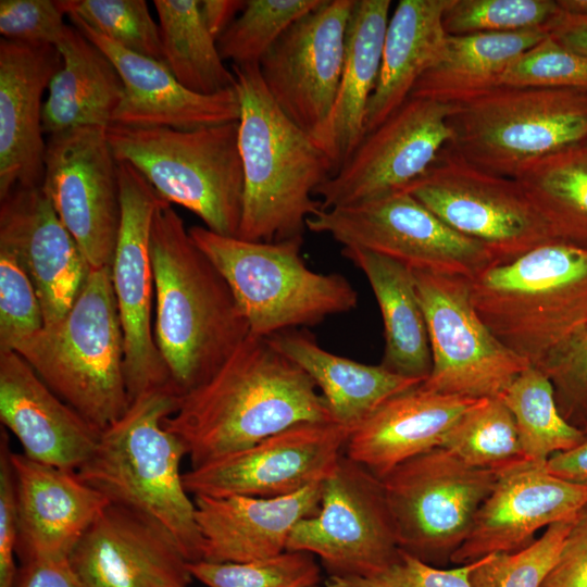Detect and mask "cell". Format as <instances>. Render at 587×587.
<instances>
[{
  "instance_id": "obj_1",
  "label": "cell",
  "mask_w": 587,
  "mask_h": 587,
  "mask_svg": "<svg viewBox=\"0 0 587 587\" xmlns=\"http://www.w3.org/2000/svg\"><path fill=\"white\" fill-rule=\"evenodd\" d=\"M326 421L333 419L311 377L267 338L249 333L213 375L180 397L163 425L197 467L298 423Z\"/></svg>"
},
{
  "instance_id": "obj_2",
  "label": "cell",
  "mask_w": 587,
  "mask_h": 587,
  "mask_svg": "<svg viewBox=\"0 0 587 587\" xmlns=\"http://www.w3.org/2000/svg\"><path fill=\"white\" fill-rule=\"evenodd\" d=\"M150 257L154 341L182 397L213 375L250 329L225 278L165 200L153 214Z\"/></svg>"
},
{
  "instance_id": "obj_3",
  "label": "cell",
  "mask_w": 587,
  "mask_h": 587,
  "mask_svg": "<svg viewBox=\"0 0 587 587\" xmlns=\"http://www.w3.org/2000/svg\"><path fill=\"white\" fill-rule=\"evenodd\" d=\"M240 103L238 148L243 170L237 237L280 241L303 237L322 210L316 189L334 173L314 138L295 124L266 89L259 64L232 65Z\"/></svg>"
},
{
  "instance_id": "obj_4",
  "label": "cell",
  "mask_w": 587,
  "mask_h": 587,
  "mask_svg": "<svg viewBox=\"0 0 587 587\" xmlns=\"http://www.w3.org/2000/svg\"><path fill=\"white\" fill-rule=\"evenodd\" d=\"M171 387L149 390L101 432L79 477L110 502L145 513L166 527L189 562L202 560V538L193 499L185 488L180 463L187 454L164 419L178 408Z\"/></svg>"
},
{
  "instance_id": "obj_5",
  "label": "cell",
  "mask_w": 587,
  "mask_h": 587,
  "mask_svg": "<svg viewBox=\"0 0 587 587\" xmlns=\"http://www.w3.org/2000/svg\"><path fill=\"white\" fill-rule=\"evenodd\" d=\"M471 301L492 334L539 366L587 323V247L554 239L469 279Z\"/></svg>"
},
{
  "instance_id": "obj_6",
  "label": "cell",
  "mask_w": 587,
  "mask_h": 587,
  "mask_svg": "<svg viewBox=\"0 0 587 587\" xmlns=\"http://www.w3.org/2000/svg\"><path fill=\"white\" fill-rule=\"evenodd\" d=\"M14 351L57 396L101 432L130 405L111 267L90 268L64 317Z\"/></svg>"
},
{
  "instance_id": "obj_7",
  "label": "cell",
  "mask_w": 587,
  "mask_h": 587,
  "mask_svg": "<svg viewBox=\"0 0 587 587\" xmlns=\"http://www.w3.org/2000/svg\"><path fill=\"white\" fill-rule=\"evenodd\" d=\"M188 232L225 278L250 334L268 338L358 307V292L344 275L308 267L301 254L303 237L265 242L223 236L203 226Z\"/></svg>"
},
{
  "instance_id": "obj_8",
  "label": "cell",
  "mask_w": 587,
  "mask_h": 587,
  "mask_svg": "<svg viewBox=\"0 0 587 587\" xmlns=\"http://www.w3.org/2000/svg\"><path fill=\"white\" fill-rule=\"evenodd\" d=\"M117 162L134 166L168 203L188 209L216 234L237 237L243 170L238 122L180 130L110 125Z\"/></svg>"
},
{
  "instance_id": "obj_9",
  "label": "cell",
  "mask_w": 587,
  "mask_h": 587,
  "mask_svg": "<svg viewBox=\"0 0 587 587\" xmlns=\"http://www.w3.org/2000/svg\"><path fill=\"white\" fill-rule=\"evenodd\" d=\"M453 140L464 159L515 178L540 160L587 145V90L499 86L453 103Z\"/></svg>"
},
{
  "instance_id": "obj_10",
  "label": "cell",
  "mask_w": 587,
  "mask_h": 587,
  "mask_svg": "<svg viewBox=\"0 0 587 587\" xmlns=\"http://www.w3.org/2000/svg\"><path fill=\"white\" fill-rule=\"evenodd\" d=\"M498 476L499 471L471 466L442 448L394 467L380 479L400 549L436 566L450 562Z\"/></svg>"
},
{
  "instance_id": "obj_11",
  "label": "cell",
  "mask_w": 587,
  "mask_h": 587,
  "mask_svg": "<svg viewBox=\"0 0 587 587\" xmlns=\"http://www.w3.org/2000/svg\"><path fill=\"white\" fill-rule=\"evenodd\" d=\"M307 228L342 247L388 257L412 271L474 277L499 264L483 243L441 221L405 190L344 208L320 210Z\"/></svg>"
},
{
  "instance_id": "obj_12",
  "label": "cell",
  "mask_w": 587,
  "mask_h": 587,
  "mask_svg": "<svg viewBox=\"0 0 587 587\" xmlns=\"http://www.w3.org/2000/svg\"><path fill=\"white\" fill-rule=\"evenodd\" d=\"M404 190L499 264L557 239L516 179L477 167L450 145Z\"/></svg>"
},
{
  "instance_id": "obj_13",
  "label": "cell",
  "mask_w": 587,
  "mask_h": 587,
  "mask_svg": "<svg viewBox=\"0 0 587 587\" xmlns=\"http://www.w3.org/2000/svg\"><path fill=\"white\" fill-rule=\"evenodd\" d=\"M413 272L432 352V371L421 387L472 399L500 397L530 364L480 319L467 278Z\"/></svg>"
},
{
  "instance_id": "obj_14",
  "label": "cell",
  "mask_w": 587,
  "mask_h": 587,
  "mask_svg": "<svg viewBox=\"0 0 587 587\" xmlns=\"http://www.w3.org/2000/svg\"><path fill=\"white\" fill-rule=\"evenodd\" d=\"M287 550L317 557L329 576H366L401 549L383 482L345 454L323 482L319 511L292 529Z\"/></svg>"
},
{
  "instance_id": "obj_15",
  "label": "cell",
  "mask_w": 587,
  "mask_h": 587,
  "mask_svg": "<svg viewBox=\"0 0 587 587\" xmlns=\"http://www.w3.org/2000/svg\"><path fill=\"white\" fill-rule=\"evenodd\" d=\"M453 103L409 97L365 134L347 161L315 191L322 210L369 202L404 190L453 140Z\"/></svg>"
},
{
  "instance_id": "obj_16",
  "label": "cell",
  "mask_w": 587,
  "mask_h": 587,
  "mask_svg": "<svg viewBox=\"0 0 587 587\" xmlns=\"http://www.w3.org/2000/svg\"><path fill=\"white\" fill-rule=\"evenodd\" d=\"M41 188L90 268L111 267L121 196L107 128L82 126L49 135Z\"/></svg>"
},
{
  "instance_id": "obj_17",
  "label": "cell",
  "mask_w": 587,
  "mask_h": 587,
  "mask_svg": "<svg viewBox=\"0 0 587 587\" xmlns=\"http://www.w3.org/2000/svg\"><path fill=\"white\" fill-rule=\"evenodd\" d=\"M121 223L111 266L124 337V373L130 403L172 386L153 335L154 279L150 257L153 214L164 200L129 163L118 162ZM174 388V387H173Z\"/></svg>"
},
{
  "instance_id": "obj_18",
  "label": "cell",
  "mask_w": 587,
  "mask_h": 587,
  "mask_svg": "<svg viewBox=\"0 0 587 587\" xmlns=\"http://www.w3.org/2000/svg\"><path fill=\"white\" fill-rule=\"evenodd\" d=\"M350 432L333 422H301L257 444L191 467L183 474L188 494L208 497H282L324 482Z\"/></svg>"
},
{
  "instance_id": "obj_19",
  "label": "cell",
  "mask_w": 587,
  "mask_h": 587,
  "mask_svg": "<svg viewBox=\"0 0 587 587\" xmlns=\"http://www.w3.org/2000/svg\"><path fill=\"white\" fill-rule=\"evenodd\" d=\"M354 0H322L290 25L260 62L266 89L311 136L325 125L339 87Z\"/></svg>"
},
{
  "instance_id": "obj_20",
  "label": "cell",
  "mask_w": 587,
  "mask_h": 587,
  "mask_svg": "<svg viewBox=\"0 0 587 587\" xmlns=\"http://www.w3.org/2000/svg\"><path fill=\"white\" fill-rule=\"evenodd\" d=\"M87 587H189L191 574L172 533L137 510L109 502L68 555Z\"/></svg>"
},
{
  "instance_id": "obj_21",
  "label": "cell",
  "mask_w": 587,
  "mask_h": 587,
  "mask_svg": "<svg viewBox=\"0 0 587 587\" xmlns=\"http://www.w3.org/2000/svg\"><path fill=\"white\" fill-rule=\"evenodd\" d=\"M587 505V486L551 474L546 463L521 461L499 471L464 542L451 555L464 565L530 545L536 532L574 519Z\"/></svg>"
},
{
  "instance_id": "obj_22",
  "label": "cell",
  "mask_w": 587,
  "mask_h": 587,
  "mask_svg": "<svg viewBox=\"0 0 587 587\" xmlns=\"http://www.w3.org/2000/svg\"><path fill=\"white\" fill-rule=\"evenodd\" d=\"M0 247L11 251L30 277L45 327L61 321L90 266L41 186L16 188L1 200Z\"/></svg>"
},
{
  "instance_id": "obj_23",
  "label": "cell",
  "mask_w": 587,
  "mask_h": 587,
  "mask_svg": "<svg viewBox=\"0 0 587 587\" xmlns=\"http://www.w3.org/2000/svg\"><path fill=\"white\" fill-rule=\"evenodd\" d=\"M67 16L72 26L107 55L122 79L123 98L112 125L189 130L239 121L235 86L213 95L193 92L164 63L117 45L74 14Z\"/></svg>"
},
{
  "instance_id": "obj_24",
  "label": "cell",
  "mask_w": 587,
  "mask_h": 587,
  "mask_svg": "<svg viewBox=\"0 0 587 587\" xmlns=\"http://www.w3.org/2000/svg\"><path fill=\"white\" fill-rule=\"evenodd\" d=\"M22 564L67 560L82 536L110 502L77 471L10 452Z\"/></svg>"
},
{
  "instance_id": "obj_25",
  "label": "cell",
  "mask_w": 587,
  "mask_h": 587,
  "mask_svg": "<svg viewBox=\"0 0 587 587\" xmlns=\"http://www.w3.org/2000/svg\"><path fill=\"white\" fill-rule=\"evenodd\" d=\"M60 64L54 46L0 40V200L42 184V98Z\"/></svg>"
},
{
  "instance_id": "obj_26",
  "label": "cell",
  "mask_w": 587,
  "mask_h": 587,
  "mask_svg": "<svg viewBox=\"0 0 587 587\" xmlns=\"http://www.w3.org/2000/svg\"><path fill=\"white\" fill-rule=\"evenodd\" d=\"M0 420L25 455L72 471L87 461L101 435L15 351H0Z\"/></svg>"
},
{
  "instance_id": "obj_27",
  "label": "cell",
  "mask_w": 587,
  "mask_h": 587,
  "mask_svg": "<svg viewBox=\"0 0 587 587\" xmlns=\"http://www.w3.org/2000/svg\"><path fill=\"white\" fill-rule=\"evenodd\" d=\"M323 482L282 497L196 496L202 560L250 562L287 550L294 527L320 508Z\"/></svg>"
},
{
  "instance_id": "obj_28",
  "label": "cell",
  "mask_w": 587,
  "mask_h": 587,
  "mask_svg": "<svg viewBox=\"0 0 587 587\" xmlns=\"http://www.w3.org/2000/svg\"><path fill=\"white\" fill-rule=\"evenodd\" d=\"M478 400L420 385L387 400L350 432L345 455L382 478L400 463L439 448L453 424Z\"/></svg>"
},
{
  "instance_id": "obj_29",
  "label": "cell",
  "mask_w": 587,
  "mask_h": 587,
  "mask_svg": "<svg viewBox=\"0 0 587 587\" xmlns=\"http://www.w3.org/2000/svg\"><path fill=\"white\" fill-rule=\"evenodd\" d=\"M390 5V0L353 2L336 99L325 125L312 136L330 159L334 173L364 137V116L378 80Z\"/></svg>"
},
{
  "instance_id": "obj_30",
  "label": "cell",
  "mask_w": 587,
  "mask_h": 587,
  "mask_svg": "<svg viewBox=\"0 0 587 587\" xmlns=\"http://www.w3.org/2000/svg\"><path fill=\"white\" fill-rule=\"evenodd\" d=\"M267 339L311 377L333 421L349 432L390 398L423 383L382 364H364L329 352L304 330L288 329Z\"/></svg>"
},
{
  "instance_id": "obj_31",
  "label": "cell",
  "mask_w": 587,
  "mask_h": 587,
  "mask_svg": "<svg viewBox=\"0 0 587 587\" xmlns=\"http://www.w3.org/2000/svg\"><path fill=\"white\" fill-rule=\"evenodd\" d=\"M449 0H400L389 17L376 87L364 116V135L382 124L411 95L417 79L441 55Z\"/></svg>"
},
{
  "instance_id": "obj_32",
  "label": "cell",
  "mask_w": 587,
  "mask_h": 587,
  "mask_svg": "<svg viewBox=\"0 0 587 587\" xmlns=\"http://www.w3.org/2000/svg\"><path fill=\"white\" fill-rule=\"evenodd\" d=\"M57 49L61 64L47 89L43 133L52 135L82 126L108 128L124 92L116 68L72 25H67Z\"/></svg>"
},
{
  "instance_id": "obj_33",
  "label": "cell",
  "mask_w": 587,
  "mask_h": 587,
  "mask_svg": "<svg viewBox=\"0 0 587 587\" xmlns=\"http://www.w3.org/2000/svg\"><path fill=\"white\" fill-rule=\"evenodd\" d=\"M341 253L364 274L376 298L385 337L380 364L399 375L426 380L432 352L414 272L359 247H342Z\"/></svg>"
},
{
  "instance_id": "obj_34",
  "label": "cell",
  "mask_w": 587,
  "mask_h": 587,
  "mask_svg": "<svg viewBox=\"0 0 587 587\" xmlns=\"http://www.w3.org/2000/svg\"><path fill=\"white\" fill-rule=\"evenodd\" d=\"M548 36L544 28L449 36L437 62L415 83L410 97L458 103L501 84L509 66Z\"/></svg>"
},
{
  "instance_id": "obj_35",
  "label": "cell",
  "mask_w": 587,
  "mask_h": 587,
  "mask_svg": "<svg viewBox=\"0 0 587 587\" xmlns=\"http://www.w3.org/2000/svg\"><path fill=\"white\" fill-rule=\"evenodd\" d=\"M163 60L187 89L213 95L233 88L235 75L226 67L217 40L208 30L198 0H154Z\"/></svg>"
},
{
  "instance_id": "obj_36",
  "label": "cell",
  "mask_w": 587,
  "mask_h": 587,
  "mask_svg": "<svg viewBox=\"0 0 587 587\" xmlns=\"http://www.w3.org/2000/svg\"><path fill=\"white\" fill-rule=\"evenodd\" d=\"M514 179L557 239L587 247V147L562 150Z\"/></svg>"
},
{
  "instance_id": "obj_37",
  "label": "cell",
  "mask_w": 587,
  "mask_h": 587,
  "mask_svg": "<svg viewBox=\"0 0 587 587\" xmlns=\"http://www.w3.org/2000/svg\"><path fill=\"white\" fill-rule=\"evenodd\" d=\"M511 412L526 461L546 463L555 453L571 450L587 435L560 413L553 386L537 366H527L500 396Z\"/></svg>"
},
{
  "instance_id": "obj_38",
  "label": "cell",
  "mask_w": 587,
  "mask_h": 587,
  "mask_svg": "<svg viewBox=\"0 0 587 587\" xmlns=\"http://www.w3.org/2000/svg\"><path fill=\"white\" fill-rule=\"evenodd\" d=\"M439 448L480 469L500 471L525 460L514 419L500 397L479 399L453 424Z\"/></svg>"
},
{
  "instance_id": "obj_39",
  "label": "cell",
  "mask_w": 587,
  "mask_h": 587,
  "mask_svg": "<svg viewBox=\"0 0 587 587\" xmlns=\"http://www.w3.org/2000/svg\"><path fill=\"white\" fill-rule=\"evenodd\" d=\"M322 0H246L232 25L217 38L223 60L233 65L260 64L262 58L297 20Z\"/></svg>"
},
{
  "instance_id": "obj_40",
  "label": "cell",
  "mask_w": 587,
  "mask_h": 587,
  "mask_svg": "<svg viewBox=\"0 0 587 587\" xmlns=\"http://www.w3.org/2000/svg\"><path fill=\"white\" fill-rule=\"evenodd\" d=\"M188 569L207 587H311L321 580L315 557L294 550L241 563L199 560Z\"/></svg>"
},
{
  "instance_id": "obj_41",
  "label": "cell",
  "mask_w": 587,
  "mask_h": 587,
  "mask_svg": "<svg viewBox=\"0 0 587 587\" xmlns=\"http://www.w3.org/2000/svg\"><path fill=\"white\" fill-rule=\"evenodd\" d=\"M65 13L117 45L164 63L159 24L145 0H62Z\"/></svg>"
},
{
  "instance_id": "obj_42",
  "label": "cell",
  "mask_w": 587,
  "mask_h": 587,
  "mask_svg": "<svg viewBox=\"0 0 587 587\" xmlns=\"http://www.w3.org/2000/svg\"><path fill=\"white\" fill-rule=\"evenodd\" d=\"M561 10L559 0H449L442 25L449 36L547 29Z\"/></svg>"
},
{
  "instance_id": "obj_43",
  "label": "cell",
  "mask_w": 587,
  "mask_h": 587,
  "mask_svg": "<svg viewBox=\"0 0 587 587\" xmlns=\"http://www.w3.org/2000/svg\"><path fill=\"white\" fill-rule=\"evenodd\" d=\"M574 519L550 525L539 538L521 550L479 559L470 574L472 586L541 587L558 559Z\"/></svg>"
},
{
  "instance_id": "obj_44",
  "label": "cell",
  "mask_w": 587,
  "mask_h": 587,
  "mask_svg": "<svg viewBox=\"0 0 587 587\" xmlns=\"http://www.w3.org/2000/svg\"><path fill=\"white\" fill-rule=\"evenodd\" d=\"M45 327L35 286L16 257L0 247V351H14Z\"/></svg>"
},
{
  "instance_id": "obj_45",
  "label": "cell",
  "mask_w": 587,
  "mask_h": 587,
  "mask_svg": "<svg viewBox=\"0 0 587 587\" xmlns=\"http://www.w3.org/2000/svg\"><path fill=\"white\" fill-rule=\"evenodd\" d=\"M500 86L587 90V55L564 48L548 35L509 66Z\"/></svg>"
},
{
  "instance_id": "obj_46",
  "label": "cell",
  "mask_w": 587,
  "mask_h": 587,
  "mask_svg": "<svg viewBox=\"0 0 587 587\" xmlns=\"http://www.w3.org/2000/svg\"><path fill=\"white\" fill-rule=\"evenodd\" d=\"M550 379L562 416L587 435V323L538 366Z\"/></svg>"
},
{
  "instance_id": "obj_47",
  "label": "cell",
  "mask_w": 587,
  "mask_h": 587,
  "mask_svg": "<svg viewBox=\"0 0 587 587\" xmlns=\"http://www.w3.org/2000/svg\"><path fill=\"white\" fill-rule=\"evenodd\" d=\"M478 560L442 569L401 550L386 567L366 576H328L325 587H473L470 574Z\"/></svg>"
},
{
  "instance_id": "obj_48",
  "label": "cell",
  "mask_w": 587,
  "mask_h": 587,
  "mask_svg": "<svg viewBox=\"0 0 587 587\" xmlns=\"http://www.w3.org/2000/svg\"><path fill=\"white\" fill-rule=\"evenodd\" d=\"M60 1L1 0L0 33L3 38L57 47L67 24Z\"/></svg>"
},
{
  "instance_id": "obj_49",
  "label": "cell",
  "mask_w": 587,
  "mask_h": 587,
  "mask_svg": "<svg viewBox=\"0 0 587 587\" xmlns=\"http://www.w3.org/2000/svg\"><path fill=\"white\" fill-rule=\"evenodd\" d=\"M11 448L8 434L0 438V587H16L18 571L15 564L18 545V519Z\"/></svg>"
},
{
  "instance_id": "obj_50",
  "label": "cell",
  "mask_w": 587,
  "mask_h": 587,
  "mask_svg": "<svg viewBox=\"0 0 587 587\" xmlns=\"http://www.w3.org/2000/svg\"><path fill=\"white\" fill-rule=\"evenodd\" d=\"M541 587H587V505L575 516Z\"/></svg>"
},
{
  "instance_id": "obj_51",
  "label": "cell",
  "mask_w": 587,
  "mask_h": 587,
  "mask_svg": "<svg viewBox=\"0 0 587 587\" xmlns=\"http://www.w3.org/2000/svg\"><path fill=\"white\" fill-rule=\"evenodd\" d=\"M560 14L547 33L564 48L587 55V0H559Z\"/></svg>"
},
{
  "instance_id": "obj_52",
  "label": "cell",
  "mask_w": 587,
  "mask_h": 587,
  "mask_svg": "<svg viewBox=\"0 0 587 587\" xmlns=\"http://www.w3.org/2000/svg\"><path fill=\"white\" fill-rule=\"evenodd\" d=\"M16 587H87L67 560L22 564Z\"/></svg>"
},
{
  "instance_id": "obj_53",
  "label": "cell",
  "mask_w": 587,
  "mask_h": 587,
  "mask_svg": "<svg viewBox=\"0 0 587 587\" xmlns=\"http://www.w3.org/2000/svg\"><path fill=\"white\" fill-rule=\"evenodd\" d=\"M546 467L554 476L587 486V439L571 450L550 457Z\"/></svg>"
},
{
  "instance_id": "obj_54",
  "label": "cell",
  "mask_w": 587,
  "mask_h": 587,
  "mask_svg": "<svg viewBox=\"0 0 587 587\" xmlns=\"http://www.w3.org/2000/svg\"><path fill=\"white\" fill-rule=\"evenodd\" d=\"M246 4L242 0H202L199 1L201 17L211 33L217 38L232 25Z\"/></svg>"
},
{
  "instance_id": "obj_55",
  "label": "cell",
  "mask_w": 587,
  "mask_h": 587,
  "mask_svg": "<svg viewBox=\"0 0 587 587\" xmlns=\"http://www.w3.org/2000/svg\"><path fill=\"white\" fill-rule=\"evenodd\" d=\"M311 587H322V586H320V585L317 584V585H314V586H311Z\"/></svg>"
},
{
  "instance_id": "obj_56",
  "label": "cell",
  "mask_w": 587,
  "mask_h": 587,
  "mask_svg": "<svg viewBox=\"0 0 587 587\" xmlns=\"http://www.w3.org/2000/svg\"><path fill=\"white\" fill-rule=\"evenodd\" d=\"M586 147H587V145H586Z\"/></svg>"
}]
</instances>
